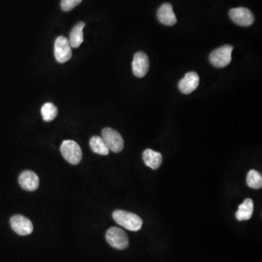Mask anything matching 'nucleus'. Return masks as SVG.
Returning <instances> with one entry per match:
<instances>
[{
	"mask_svg": "<svg viewBox=\"0 0 262 262\" xmlns=\"http://www.w3.org/2000/svg\"><path fill=\"white\" fill-rule=\"evenodd\" d=\"M199 82L200 78L196 72H188L179 82V89L182 94H190L197 89Z\"/></svg>",
	"mask_w": 262,
	"mask_h": 262,
	"instance_id": "11",
	"label": "nucleus"
},
{
	"mask_svg": "<svg viewBox=\"0 0 262 262\" xmlns=\"http://www.w3.org/2000/svg\"><path fill=\"white\" fill-rule=\"evenodd\" d=\"M157 18L160 23L166 26H173L177 21L173 7L169 3H165L159 8Z\"/></svg>",
	"mask_w": 262,
	"mask_h": 262,
	"instance_id": "12",
	"label": "nucleus"
},
{
	"mask_svg": "<svg viewBox=\"0 0 262 262\" xmlns=\"http://www.w3.org/2000/svg\"><path fill=\"white\" fill-rule=\"evenodd\" d=\"M253 202L251 199L247 198L241 205H239L238 210L235 213L237 220L238 221H247L251 218L253 213Z\"/></svg>",
	"mask_w": 262,
	"mask_h": 262,
	"instance_id": "15",
	"label": "nucleus"
},
{
	"mask_svg": "<svg viewBox=\"0 0 262 262\" xmlns=\"http://www.w3.org/2000/svg\"><path fill=\"white\" fill-rule=\"evenodd\" d=\"M11 225L13 231L21 236L29 235L34 230L31 221L22 215H13L11 219Z\"/></svg>",
	"mask_w": 262,
	"mask_h": 262,
	"instance_id": "8",
	"label": "nucleus"
},
{
	"mask_svg": "<svg viewBox=\"0 0 262 262\" xmlns=\"http://www.w3.org/2000/svg\"><path fill=\"white\" fill-rule=\"evenodd\" d=\"M106 239L111 246L117 250H124L128 247L129 239L127 234L119 227H111L106 233Z\"/></svg>",
	"mask_w": 262,
	"mask_h": 262,
	"instance_id": "3",
	"label": "nucleus"
},
{
	"mask_svg": "<svg viewBox=\"0 0 262 262\" xmlns=\"http://www.w3.org/2000/svg\"><path fill=\"white\" fill-rule=\"evenodd\" d=\"M233 51V46L229 45L217 48L210 54L209 57L210 62L215 67H225L231 62Z\"/></svg>",
	"mask_w": 262,
	"mask_h": 262,
	"instance_id": "4",
	"label": "nucleus"
},
{
	"mask_svg": "<svg viewBox=\"0 0 262 262\" xmlns=\"http://www.w3.org/2000/svg\"><path fill=\"white\" fill-rule=\"evenodd\" d=\"M143 160L147 166L156 170L159 168L162 164V157L160 152L147 149L143 152Z\"/></svg>",
	"mask_w": 262,
	"mask_h": 262,
	"instance_id": "13",
	"label": "nucleus"
},
{
	"mask_svg": "<svg viewBox=\"0 0 262 262\" xmlns=\"http://www.w3.org/2000/svg\"><path fill=\"white\" fill-rule=\"evenodd\" d=\"M18 183L24 190L34 192L37 190L39 185L38 176L31 170H25L20 174Z\"/></svg>",
	"mask_w": 262,
	"mask_h": 262,
	"instance_id": "10",
	"label": "nucleus"
},
{
	"mask_svg": "<svg viewBox=\"0 0 262 262\" xmlns=\"http://www.w3.org/2000/svg\"><path fill=\"white\" fill-rule=\"evenodd\" d=\"M82 0H61V9L66 12L72 11L75 7L79 6Z\"/></svg>",
	"mask_w": 262,
	"mask_h": 262,
	"instance_id": "19",
	"label": "nucleus"
},
{
	"mask_svg": "<svg viewBox=\"0 0 262 262\" xmlns=\"http://www.w3.org/2000/svg\"><path fill=\"white\" fill-rule=\"evenodd\" d=\"M230 17L234 23L241 26H250L254 22V16L250 10L237 8L230 10Z\"/></svg>",
	"mask_w": 262,
	"mask_h": 262,
	"instance_id": "7",
	"label": "nucleus"
},
{
	"mask_svg": "<svg viewBox=\"0 0 262 262\" xmlns=\"http://www.w3.org/2000/svg\"><path fill=\"white\" fill-rule=\"evenodd\" d=\"M84 27V22L77 23L73 27L69 34V43L71 47L74 48H79L84 41L83 29Z\"/></svg>",
	"mask_w": 262,
	"mask_h": 262,
	"instance_id": "14",
	"label": "nucleus"
},
{
	"mask_svg": "<svg viewBox=\"0 0 262 262\" xmlns=\"http://www.w3.org/2000/svg\"><path fill=\"white\" fill-rule=\"evenodd\" d=\"M113 220L119 226L132 232H137L141 230L143 225V221L135 213L117 210L112 214Z\"/></svg>",
	"mask_w": 262,
	"mask_h": 262,
	"instance_id": "1",
	"label": "nucleus"
},
{
	"mask_svg": "<svg viewBox=\"0 0 262 262\" xmlns=\"http://www.w3.org/2000/svg\"><path fill=\"white\" fill-rule=\"evenodd\" d=\"M102 134V139H104L109 150L115 153H118L123 149V139L117 130L111 127H106L103 129Z\"/></svg>",
	"mask_w": 262,
	"mask_h": 262,
	"instance_id": "6",
	"label": "nucleus"
},
{
	"mask_svg": "<svg viewBox=\"0 0 262 262\" xmlns=\"http://www.w3.org/2000/svg\"><path fill=\"white\" fill-rule=\"evenodd\" d=\"M54 55L60 64L67 62L72 58V47L69 39L63 36L56 38L54 45Z\"/></svg>",
	"mask_w": 262,
	"mask_h": 262,
	"instance_id": "5",
	"label": "nucleus"
},
{
	"mask_svg": "<svg viewBox=\"0 0 262 262\" xmlns=\"http://www.w3.org/2000/svg\"><path fill=\"white\" fill-rule=\"evenodd\" d=\"M61 155L69 163L77 165L82 158V149L77 142L72 140H66L61 146Z\"/></svg>",
	"mask_w": 262,
	"mask_h": 262,
	"instance_id": "2",
	"label": "nucleus"
},
{
	"mask_svg": "<svg viewBox=\"0 0 262 262\" xmlns=\"http://www.w3.org/2000/svg\"><path fill=\"white\" fill-rule=\"evenodd\" d=\"M41 114L45 122H51L57 116V107L52 103H46L41 108Z\"/></svg>",
	"mask_w": 262,
	"mask_h": 262,
	"instance_id": "17",
	"label": "nucleus"
},
{
	"mask_svg": "<svg viewBox=\"0 0 262 262\" xmlns=\"http://www.w3.org/2000/svg\"><path fill=\"white\" fill-rule=\"evenodd\" d=\"M132 68L133 72L136 77H144L149 69V61L147 55L144 52H137L134 55Z\"/></svg>",
	"mask_w": 262,
	"mask_h": 262,
	"instance_id": "9",
	"label": "nucleus"
},
{
	"mask_svg": "<svg viewBox=\"0 0 262 262\" xmlns=\"http://www.w3.org/2000/svg\"><path fill=\"white\" fill-rule=\"evenodd\" d=\"M90 147L93 152L100 155H108L110 151L102 137H98V136L91 138L90 140Z\"/></svg>",
	"mask_w": 262,
	"mask_h": 262,
	"instance_id": "16",
	"label": "nucleus"
},
{
	"mask_svg": "<svg viewBox=\"0 0 262 262\" xmlns=\"http://www.w3.org/2000/svg\"><path fill=\"white\" fill-rule=\"evenodd\" d=\"M247 185L250 188L261 189L262 187V177L259 172L256 170H250L247 175Z\"/></svg>",
	"mask_w": 262,
	"mask_h": 262,
	"instance_id": "18",
	"label": "nucleus"
}]
</instances>
